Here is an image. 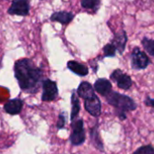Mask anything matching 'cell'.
Returning a JSON list of instances; mask_svg holds the SVG:
<instances>
[{
    "label": "cell",
    "mask_w": 154,
    "mask_h": 154,
    "mask_svg": "<svg viewBox=\"0 0 154 154\" xmlns=\"http://www.w3.org/2000/svg\"><path fill=\"white\" fill-rule=\"evenodd\" d=\"M112 85L111 81L106 78H98L94 85V92H96L97 94H99L103 97L108 95L112 91Z\"/></svg>",
    "instance_id": "8fae6325"
},
{
    "label": "cell",
    "mask_w": 154,
    "mask_h": 154,
    "mask_svg": "<svg viewBox=\"0 0 154 154\" xmlns=\"http://www.w3.org/2000/svg\"><path fill=\"white\" fill-rule=\"evenodd\" d=\"M80 4L84 9L96 14L101 7V0H81Z\"/></svg>",
    "instance_id": "e0dca14e"
},
{
    "label": "cell",
    "mask_w": 154,
    "mask_h": 154,
    "mask_svg": "<svg viewBox=\"0 0 154 154\" xmlns=\"http://www.w3.org/2000/svg\"><path fill=\"white\" fill-rule=\"evenodd\" d=\"M71 129H72L71 135H70L71 144L72 146L83 145L86 140L83 119H77L72 121L71 124Z\"/></svg>",
    "instance_id": "277c9868"
},
{
    "label": "cell",
    "mask_w": 154,
    "mask_h": 154,
    "mask_svg": "<svg viewBox=\"0 0 154 154\" xmlns=\"http://www.w3.org/2000/svg\"><path fill=\"white\" fill-rule=\"evenodd\" d=\"M65 122H66V118H65V115L63 113H60L59 116H58V120H57V123H56V127L58 130H61V129H63L64 128V125H65Z\"/></svg>",
    "instance_id": "44dd1931"
},
{
    "label": "cell",
    "mask_w": 154,
    "mask_h": 154,
    "mask_svg": "<svg viewBox=\"0 0 154 154\" xmlns=\"http://www.w3.org/2000/svg\"><path fill=\"white\" fill-rule=\"evenodd\" d=\"M144 104L148 107H150V108H154V99L151 98L150 96H146L145 100H144Z\"/></svg>",
    "instance_id": "7402d4cb"
},
{
    "label": "cell",
    "mask_w": 154,
    "mask_h": 154,
    "mask_svg": "<svg viewBox=\"0 0 154 154\" xmlns=\"http://www.w3.org/2000/svg\"><path fill=\"white\" fill-rule=\"evenodd\" d=\"M24 105V101L19 98H15L8 100L4 104V110L7 113L10 115H17L22 112Z\"/></svg>",
    "instance_id": "7c38bea8"
},
{
    "label": "cell",
    "mask_w": 154,
    "mask_h": 154,
    "mask_svg": "<svg viewBox=\"0 0 154 154\" xmlns=\"http://www.w3.org/2000/svg\"><path fill=\"white\" fill-rule=\"evenodd\" d=\"M127 42H128L127 33L124 29H121L118 32L113 34V37L110 43H112L113 45V46L116 48L117 52L120 54H122L126 49Z\"/></svg>",
    "instance_id": "9c48e42d"
},
{
    "label": "cell",
    "mask_w": 154,
    "mask_h": 154,
    "mask_svg": "<svg viewBox=\"0 0 154 154\" xmlns=\"http://www.w3.org/2000/svg\"><path fill=\"white\" fill-rule=\"evenodd\" d=\"M75 17V15L68 11H55L50 16L52 22H58L63 26L69 25Z\"/></svg>",
    "instance_id": "30bf717a"
},
{
    "label": "cell",
    "mask_w": 154,
    "mask_h": 154,
    "mask_svg": "<svg viewBox=\"0 0 154 154\" xmlns=\"http://www.w3.org/2000/svg\"><path fill=\"white\" fill-rule=\"evenodd\" d=\"M42 88H43V94H42V101L43 102H54L58 97V88L57 85L54 81H52L51 79H44L42 82Z\"/></svg>",
    "instance_id": "52a82bcc"
},
{
    "label": "cell",
    "mask_w": 154,
    "mask_h": 154,
    "mask_svg": "<svg viewBox=\"0 0 154 154\" xmlns=\"http://www.w3.org/2000/svg\"><path fill=\"white\" fill-rule=\"evenodd\" d=\"M104 98L110 105L115 108L117 117L121 121L127 119V112H133L138 107L136 102L131 97L115 91H112Z\"/></svg>",
    "instance_id": "7a4b0ae2"
},
{
    "label": "cell",
    "mask_w": 154,
    "mask_h": 154,
    "mask_svg": "<svg viewBox=\"0 0 154 154\" xmlns=\"http://www.w3.org/2000/svg\"><path fill=\"white\" fill-rule=\"evenodd\" d=\"M130 59L131 69L135 71L145 70L151 63V60L149 59V55L139 46L133 47L130 55Z\"/></svg>",
    "instance_id": "3957f363"
},
{
    "label": "cell",
    "mask_w": 154,
    "mask_h": 154,
    "mask_svg": "<svg viewBox=\"0 0 154 154\" xmlns=\"http://www.w3.org/2000/svg\"><path fill=\"white\" fill-rule=\"evenodd\" d=\"M71 103H72V109H71V121H74L76 117H78L80 113V102H79V97L76 94V93L73 91L72 93L71 96Z\"/></svg>",
    "instance_id": "2e32d148"
},
{
    "label": "cell",
    "mask_w": 154,
    "mask_h": 154,
    "mask_svg": "<svg viewBox=\"0 0 154 154\" xmlns=\"http://www.w3.org/2000/svg\"><path fill=\"white\" fill-rule=\"evenodd\" d=\"M76 94L78 95V97H80L84 100H86V99L94 96L95 94V92H94V86L90 83L83 82L79 85L78 88H77Z\"/></svg>",
    "instance_id": "9a60e30c"
},
{
    "label": "cell",
    "mask_w": 154,
    "mask_h": 154,
    "mask_svg": "<svg viewBox=\"0 0 154 154\" xmlns=\"http://www.w3.org/2000/svg\"><path fill=\"white\" fill-rule=\"evenodd\" d=\"M15 77L20 89L27 94H36L44 80L42 68L37 67L31 59L22 58L14 64Z\"/></svg>",
    "instance_id": "6da1fadb"
},
{
    "label": "cell",
    "mask_w": 154,
    "mask_h": 154,
    "mask_svg": "<svg viewBox=\"0 0 154 154\" xmlns=\"http://www.w3.org/2000/svg\"><path fill=\"white\" fill-rule=\"evenodd\" d=\"M110 79L117 85L118 88L124 91H128L132 86L131 77L121 69H115L112 71L110 75Z\"/></svg>",
    "instance_id": "5b68a950"
},
{
    "label": "cell",
    "mask_w": 154,
    "mask_h": 154,
    "mask_svg": "<svg viewBox=\"0 0 154 154\" xmlns=\"http://www.w3.org/2000/svg\"><path fill=\"white\" fill-rule=\"evenodd\" d=\"M140 44L144 49V52L149 56L154 57V39L149 38L148 36L142 37Z\"/></svg>",
    "instance_id": "ac0fdd59"
},
{
    "label": "cell",
    "mask_w": 154,
    "mask_h": 154,
    "mask_svg": "<svg viewBox=\"0 0 154 154\" xmlns=\"http://www.w3.org/2000/svg\"><path fill=\"white\" fill-rule=\"evenodd\" d=\"M90 139H91V142H92V144L94 145V148H96L101 152L104 151V146H103V140H102L101 135H100L98 123H96L95 125H94L91 128V130H90Z\"/></svg>",
    "instance_id": "4fadbf2b"
},
{
    "label": "cell",
    "mask_w": 154,
    "mask_h": 154,
    "mask_svg": "<svg viewBox=\"0 0 154 154\" xmlns=\"http://www.w3.org/2000/svg\"><path fill=\"white\" fill-rule=\"evenodd\" d=\"M85 108L86 112L94 117H99L102 113V103L99 97L94 94V96L85 100Z\"/></svg>",
    "instance_id": "ba28073f"
},
{
    "label": "cell",
    "mask_w": 154,
    "mask_h": 154,
    "mask_svg": "<svg viewBox=\"0 0 154 154\" xmlns=\"http://www.w3.org/2000/svg\"><path fill=\"white\" fill-rule=\"evenodd\" d=\"M132 154H154V147L151 144H146L139 147Z\"/></svg>",
    "instance_id": "ffe728a7"
},
{
    "label": "cell",
    "mask_w": 154,
    "mask_h": 154,
    "mask_svg": "<svg viewBox=\"0 0 154 154\" xmlns=\"http://www.w3.org/2000/svg\"><path fill=\"white\" fill-rule=\"evenodd\" d=\"M30 0H13L8 9V14L11 16L27 17L30 14Z\"/></svg>",
    "instance_id": "8992f818"
},
{
    "label": "cell",
    "mask_w": 154,
    "mask_h": 154,
    "mask_svg": "<svg viewBox=\"0 0 154 154\" xmlns=\"http://www.w3.org/2000/svg\"><path fill=\"white\" fill-rule=\"evenodd\" d=\"M67 68L72 72H73L74 74L81 76V77L86 76L89 73V68L86 65H85L83 63H80L76 62V61H73V60L68 61Z\"/></svg>",
    "instance_id": "5bb4252c"
},
{
    "label": "cell",
    "mask_w": 154,
    "mask_h": 154,
    "mask_svg": "<svg viewBox=\"0 0 154 154\" xmlns=\"http://www.w3.org/2000/svg\"><path fill=\"white\" fill-rule=\"evenodd\" d=\"M103 58H105V57H115L117 50H116V48L113 46V45L112 43H108V44H106L103 46Z\"/></svg>",
    "instance_id": "d6986e66"
}]
</instances>
